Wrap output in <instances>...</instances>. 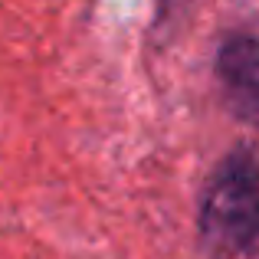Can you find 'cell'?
I'll return each mask as SVG.
<instances>
[{
	"instance_id": "cell-1",
	"label": "cell",
	"mask_w": 259,
	"mask_h": 259,
	"mask_svg": "<svg viewBox=\"0 0 259 259\" xmlns=\"http://www.w3.org/2000/svg\"><path fill=\"white\" fill-rule=\"evenodd\" d=\"M259 240V158L236 151L207 181L200 197V243L213 259H230Z\"/></svg>"
},
{
	"instance_id": "cell-2",
	"label": "cell",
	"mask_w": 259,
	"mask_h": 259,
	"mask_svg": "<svg viewBox=\"0 0 259 259\" xmlns=\"http://www.w3.org/2000/svg\"><path fill=\"white\" fill-rule=\"evenodd\" d=\"M217 76L240 118L259 125V36L233 33L217 53Z\"/></svg>"
}]
</instances>
